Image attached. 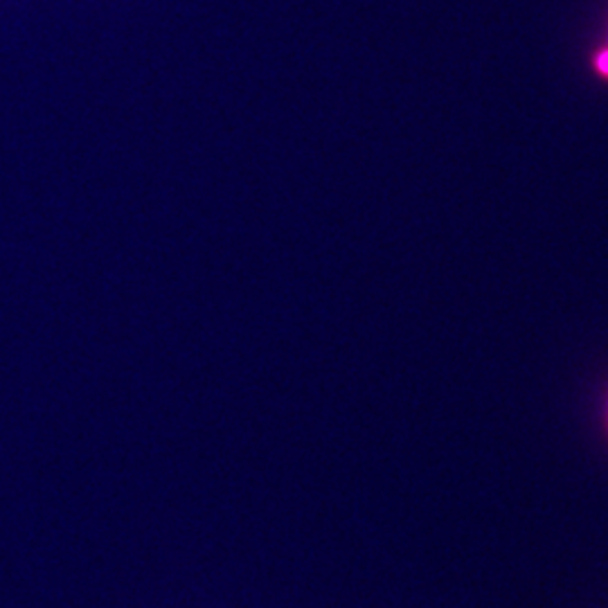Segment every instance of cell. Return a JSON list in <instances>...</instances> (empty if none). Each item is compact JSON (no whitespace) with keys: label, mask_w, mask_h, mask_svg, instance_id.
Instances as JSON below:
<instances>
[{"label":"cell","mask_w":608,"mask_h":608,"mask_svg":"<svg viewBox=\"0 0 608 608\" xmlns=\"http://www.w3.org/2000/svg\"><path fill=\"white\" fill-rule=\"evenodd\" d=\"M599 68H601L604 72H608V55H604V57L599 59Z\"/></svg>","instance_id":"obj_1"},{"label":"cell","mask_w":608,"mask_h":608,"mask_svg":"<svg viewBox=\"0 0 608 608\" xmlns=\"http://www.w3.org/2000/svg\"><path fill=\"white\" fill-rule=\"evenodd\" d=\"M606 431H608V403H606Z\"/></svg>","instance_id":"obj_2"}]
</instances>
